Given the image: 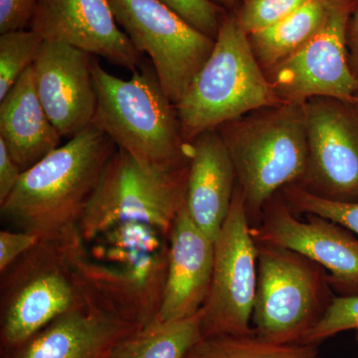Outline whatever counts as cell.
Returning <instances> with one entry per match:
<instances>
[{
    "label": "cell",
    "instance_id": "1",
    "mask_svg": "<svg viewBox=\"0 0 358 358\" xmlns=\"http://www.w3.org/2000/svg\"><path fill=\"white\" fill-rule=\"evenodd\" d=\"M169 234L154 224L119 221L59 240L92 305L143 327L159 315L169 266Z\"/></svg>",
    "mask_w": 358,
    "mask_h": 358
},
{
    "label": "cell",
    "instance_id": "2",
    "mask_svg": "<svg viewBox=\"0 0 358 358\" xmlns=\"http://www.w3.org/2000/svg\"><path fill=\"white\" fill-rule=\"evenodd\" d=\"M117 147L93 124L26 169L0 204L1 217L40 241H58L76 229Z\"/></svg>",
    "mask_w": 358,
    "mask_h": 358
},
{
    "label": "cell",
    "instance_id": "3",
    "mask_svg": "<svg viewBox=\"0 0 358 358\" xmlns=\"http://www.w3.org/2000/svg\"><path fill=\"white\" fill-rule=\"evenodd\" d=\"M92 75L96 94L92 124L108 134L115 147L155 169L189 164V143L183 138L178 110L155 69L141 66L129 79H122L93 58Z\"/></svg>",
    "mask_w": 358,
    "mask_h": 358
},
{
    "label": "cell",
    "instance_id": "4",
    "mask_svg": "<svg viewBox=\"0 0 358 358\" xmlns=\"http://www.w3.org/2000/svg\"><path fill=\"white\" fill-rule=\"evenodd\" d=\"M227 148L250 216L260 215L275 192L299 185L308 166L303 103L249 113L217 129Z\"/></svg>",
    "mask_w": 358,
    "mask_h": 358
},
{
    "label": "cell",
    "instance_id": "5",
    "mask_svg": "<svg viewBox=\"0 0 358 358\" xmlns=\"http://www.w3.org/2000/svg\"><path fill=\"white\" fill-rule=\"evenodd\" d=\"M284 103L275 93L235 16L221 22L213 50L176 103L186 143L226 122Z\"/></svg>",
    "mask_w": 358,
    "mask_h": 358
},
{
    "label": "cell",
    "instance_id": "6",
    "mask_svg": "<svg viewBox=\"0 0 358 358\" xmlns=\"http://www.w3.org/2000/svg\"><path fill=\"white\" fill-rule=\"evenodd\" d=\"M87 306L92 303L63 244L39 241L1 273L2 348H17L60 315Z\"/></svg>",
    "mask_w": 358,
    "mask_h": 358
},
{
    "label": "cell",
    "instance_id": "7",
    "mask_svg": "<svg viewBox=\"0 0 358 358\" xmlns=\"http://www.w3.org/2000/svg\"><path fill=\"white\" fill-rule=\"evenodd\" d=\"M257 246L254 334L279 345L305 343L334 299L326 273L291 250Z\"/></svg>",
    "mask_w": 358,
    "mask_h": 358
},
{
    "label": "cell",
    "instance_id": "8",
    "mask_svg": "<svg viewBox=\"0 0 358 358\" xmlns=\"http://www.w3.org/2000/svg\"><path fill=\"white\" fill-rule=\"evenodd\" d=\"M188 167L148 166L117 148L80 218L77 232L90 234L124 220L145 221L171 232L185 204Z\"/></svg>",
    "mask_w": 358,
    "mask_h": 358
},
{
    "label": "cell",
    "instance_id": "9",
    "mask_svg": "<svg viewBox=\"0 0 358 358\" xmlns=\"http://www.w3.org/2000/svg\"><path fill=\"white\" fill-rule=\"evenodd\" d=\"M120 27L152 61L162 89L176 105L210 56L215 39L159 0H108Z\"/></svg>",
    "mask_w": 358,
    "mask_h": 358
},
{
    "label": "cell",
    "instance_id": "10",
    "mask_svg": "<svg viewBox=\"0 0 358 358\" xmlns=\"http://www.w3.org/2000/svg\"><path fill=\"white\" fill-rule=\"evenodd\" d=\"M213 274L202 307V336H248L257 289L258 246L243 195L236 185L215 242Z\"/></svg>",
    "mask_w": 358,
    "mask_h": 358
},
{
    "label": "cell",
    "instance_id": "11",
    "mask_svg": "<svg viewBox=\"0 0 358 358\" xmlns=\"http://www.w3.org/2000/svg\"><path fill=\"white\" fill-rule=\"evenodd\" d=\"M352 0H334L326 22L307 43L265 71L282 103H303L315 96L352 101L358 78L350 65L348 20Z\"/></svg>",
    "mask_w": 358,
    "mask_h": 358
},
{
    "label": "cell",
    "instance_id": "12",
    "mask_svg": "<svg viewBox=\"0 0 358 358\" xmlns=\"http://www.w3.org/2000/svg\"><path fill=\"white\" fill-rule=\"evenodd\" d=\"M308 166L299 185L322 199L358 201V108L315 96L303 103Z\"/></svg>",
    "mask_w": 358,
    "mask_h": 358
},
{
    "label": "cell",
    "instance_id": "13",
    "mask_svg": "<svg viewBox=\"0 0 358 358\" xmlns=\"http://www.w3.org/2000/svg\"><path fill=\"white\" fill-rule=\"evenodd\" d=\"M44 41L61 42L129 71L143 54L120 27L108 0H37L28 27Z\"/></svg>",
    "mask_w": 358,
    "mask_h": 358
},
{
    "label": "cell",
    "instance_id": "14",
    "mask_svg": "<svg viewBox=\"0 0 358 358\" xmlns=\"http://www.w3.org/2000/svg\"><path fill=\"white\" fill-rule=\"evenodd\" d=\"M94 56L61 42L43 41L31 65L35 90L45 112L63 138L91 126L96 94Z\"/></svg>",
    "mask_w": 358,
    "mask_h": 358
},
{
    "label": "cell",
    "instance_id": "15",
    "mask_svg": "<svg viewBox=\"0 0 358 358\" xmlns=\"http://www.w3.org/2000/svg\"><path fill=\"white\" fill-rule=\"evenodd\" d=\"M263 214L252 228L257 244L291 250L326 268L338 284L358 286V239L345 228L312 214L303 222L285 199L270 200Z\"/></svg>",
    "mask_w": 358,
    "mask_h": 358
},
{
    "label": "cell",
    "instance_id": "16",
    "mask_svg": "<svg viewBox=\"0 0 358 358\" xmlns=\"http://www.w3.org/2000/svg\"><path fill=\"white\" fill-rule=\"evenodd\" d=\"M215 246L193 222L186 205L169 234V266L157 320L192 317L203 307L213 274Z\"/></svg>",
    "mask_w": 358,
    "mask_h": 358
},
{
    "label": "cell",
    "instance_id": "17",
    "mask_svg": "<svg viewBox=\"0 0 358 358\" xmlns=\"http://www.w3.org/2000/svg\"><path fill=\"white\" fill-rule=\"evenodd\" d=\"M141 327L96 306L60 315L6 358H108L113 348Z\"/></svg>",
    "mask_w": 358,
    "mask_h": 358
},
{
    "label": "cell",
    "instance_id": "18",
    "mask_svg": "<svg viewBox=\"0 0 358 358\" xmlns=\"http://www.w3.org/2000/svg\"><path fill=\"white\" fill-rule=\"evenodd\" d=\"M232 159L217 129L189 143L185 205L193 222L215 242L237 185Z\"/></svg>",
    "mask_w": 358,
    "mask_h": 358
},
{
    "label": "cell",
    "instance_id": "19",
    "mask_svg": "<svg viewBox=\"0 0 358 358\" xmlns=\"http://www.w3.org/2000/svg\"><path fill=\"white\" fill-rule=\"evenodd\" d=\"M62 138L40 102L30 67L0 100V140L24 171L60 147Z\"/></svg>",
    "mask_w": 358,
    "mask_h": 358
},
{
    "label": "cell",
    "instance_id": "20",
    "mask_svg": "<svg viewBox=\"0 0 358 358\" xmlns=\"http://www.w3.org/2000/svg\"><path fill=\"white\" fill-rule=\"evenodd\" d=\"M334 0H310L274 25L248 35L252 50L264 71L300 49L326 22Z\"/></svg>",
    "mask_w": 358,
    "mask_h": 358
},
{
    "label": "cell",
    "instance_id": "21",
    "mask_svg": "<svg viewBox=\"0 0 358 358\" xmlns=\"http://www.w3.org/2000/svg\"><path fill=\"white\" fill-rule=\"evenodd\" d=\"M202 310L186 319L155 320L120 341L108 358H185L202 336Z\"/></svg>",
    "mask_w": 358,
    "mask_h": 358
},
{
    "label": "cell",
    "instance_id": "22",
    "mask_svg": "<svg viewBox=\"0 0 358 358\" xmlns=\"http://www.w3.org/2000/svg\"><path fill=\"white\" fill-rule=\"evenodd\" d=\"M185 358H322L317 345H279L248 336H205Z\"/></svg>",
    "mask_w": 358,
    "mask_h": 358
},
{
    "label": "cell",
    "instance_id": "23",
    "mask_svg": "<svg viewBox=\"0 0 358 358\" xmlns=\"http://www.w3.org/2000/svg\"><path fill=\"white\" fill-rule=\"evenodd\" d=\"M43 41L29 28L0 34V100L31 67Z\"/></svg>",
    "mask_w": 358,
    "mask_h": 358
},
{
    "label": "cell",
    "instance_id": "24",
    "mask_svg": "<svg viewBox=\"0 0 358 358\" xmlns=\"http://www.w3.org/2000/svg\"><path fill=\"white\" fill-rule=\"evenodd\" d=\"M282 195L292 210L326 218L358 235V201L322 199L299 185L282 188Z\"/></svg>",
    "mask_w": 358,
    "mask_h": 358
},
{
    "label": "cell",
    "instance_id": "25",
    "mask_svg": "<svg viewBox=\"0 0 358 358\" xmlns=\"http://www.w3.org/2000/svg\"><path fill=\"white\" fill-rule=\"evenodd\" d=\"M310 0H244L235 17L247 35L274 25Z\"/></svg>",
    "mask_w": 358,
    "mask_h": 358
},
{
    "label": "cell",
    "instance_id": "26",
    "mask_svg": "<svg viewBox=\"0 0 358 358\" xmlns=\"http://www.w3.org/2000/svg\"><path fill=\"white\" fill-rule=\"evenodd\" d=\"M345 331L358 333V294L334 296L324 317L306 339V345H319Z\"/></svg>",
    "mask_w": 358,
    "mask_h": 358
},
{
    "label": "cell",
    "instance_id": "27",
    "mask_svg": "<svg viewBox=\"0 0 358 358\" xmlns=\"http://www.w3.org/2000/svg\"><path fill=\"white\" fill-rule=\"evenodd\" d=\"M207 36L216 39L222 20L211 0H159Z\"/></svg>",
    "mask_w": 358,
    "mask_h": 358
},
{
    "label": "cell",
    "instance_id": "28",
    "mask_svg": "<svg viewBox=\"0 0 358 358\" xmlns=\"http://www.w3.org/2000/svg\"><path fill=\"white\" fill-rule=\"evenodd\" d=\"M39 241L36 235L27 231H0V273L10 267Z\"/></svg>",
    "mask_w": 358,
    "mask_h": 358
},
{
    "label": "cell",
    "instance_id": "29",
    "mask_svg": "<svg viewBox=\"0 0 358 358\" xmlns=\"http://www.w3.org/2000/svg\"><path fill=\"white\" fill-rule=\"evenodd\" d=\"M37 0H0V34L25 29Z\"/></svg>",
    "mask_w": 358,
    "mask_h": 358
},
{
    "label": "cell",
    "instance_id": "30",
    "mask_svg": "<svg viewBox=\"0 0 358 358\" xmlns=\"http://www.w3.org/2000/svg\"><path fill=\"white\" fill-rule=\"evenodd\" d=\"M22 173L21 167L9 154L6 143L0 140V204L8 199Z\"/></svg>",
    "mask_w": 358,
    "mask_h": 358
},
{
    "label": "cell",
    "instance_id": "31",
    "mask_svg": "<svg viewBox=\"0 0 358 358\" xmlns=\"http://www.w3.org/2000/svg\"><path fill=\"white\" fill-rule=\"evenodd\" d=\"M348 50H350V65L358 78V0L357 11L350 26L348 25Z\"/></svg>",
    "mask_w": 358,
    "mask_h": 358
},
{
    "label": "cell",
    "instance_id": "32",
    "mask_svg": "<svg viewBox=\"0 0 358 358\" xmlns=\"http://www.w3.org/2000/svg\"><path fill=\"white\" fill-rule=\"evenodd\" d=\"M219 1L225 6L231 7L234 6L235 4L240 1V0H219Z\"/></svg>",
    "mask_w": 358,
    "mask_h": 358
},
{
    "label": "cell",
    "instance_id": "33",
    "mask_svg": "<svg viewBox=\"0 0 358 358\" xmlns=\"http://www.w3.org/2000/svg\"><path fill=\"white\" fill-rule=\"evenodd\" d=\"M352 102L355 103V105L357 106L358 108V95L355 96V99H353Z\"/></svg>",
    "mask_w": 358,
    "mask_h": 358
}]
</instances>
